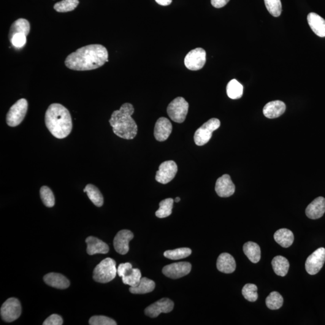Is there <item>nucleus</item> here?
Masks as SVG:
<instances>
[{
  "mask_svg": "<svg viewBox=\"0 0 325 325\" xmlns=\"http://www.w3.org/2000/svg\"><path fill=\"white\" fill-rule=\"evenodd\" d=\"M157 4L162 5V6H167L172 3V0H155Z\"/></svg>",
  "mask_w": 325,
  "mask_h": 325,
  "instance_id": "42",
  "label": "nucleus"
},
{
  "mask_svg": "<svg viewBox=\"0 0 325 325\" xmlns=\"http://www.w3.org/2000/svg\"><path fill=\"white\" fill-rule=\"evenodd\" d=\"M87 253L90 256L97 254H105L109 252V247L107 243L95 237L86 238Z\"/></svg>",
  "mask_w": 325,
  "mask_h": 325,
  "instance_id": "19",
  "label": "nucleus"
},
{
  "mask_svg": "<svg viewBox=\"0 0 325 325\" xmlns=\"http://www.w3.org/2000/svg\"><path fill=\"white\" fill-rule=\"evenodd\" d=\"M12 45L16 48L24 47L27 43V36L24 33H16L10 39Z\"/></svg>",
  "mask_w": 325,
  "mask_h": 325,
  "instance_id": "39",
  "label": "nucleus"
},
{
  "mask_svg": "<svg viewBox=\"0 0 325 325\" xmlns=\"http://www.w3.org/2000/svg\"><path fill=\"white\" fill-rule=\"evenodd\" d=\"M117 272L118 275L123 278L124 284L130 287L137 286L142 278L140 270L133 269L130 262L119 265Z\"/></svg>",
  "mask_w": 325,
  "mask_h": 325,
  "instance_id": "8",
  "label": "nucleus"
},
{
  "mask_svg": "<svg viewBox=\"0 0 325 325\" xmlns=\"http://www.w3.org/2000/svg\"><path fill=\"white\" fill-rule=\"evenodd\" d=\"M273 270L276 275L284 276L289 272L290 264L285 257L278 256L274 257L272 261Z\"/></svg>",
  "mask_w": 325,
  "mask_h": 325,
  "instance_id": "27",
  "label": "nucleus"
},
{
  "mask_svg": "<svg viewBox=\"0 0 325 325\" xmlns=\"http://www.w3.org/2000/svg\"><path fill=\"white\" fill-rule=\"evenodd\" d=\"M92 203L98 207H100L104 204V197L99 189L93 184H89L84 189Z\"/></svg>",
  "mask_w": 325,
  "mask_h": 325,
  "instance_id": "29",
  "label": "nucleus"
},
{
  "mask_svg": "<svg viewBox=\"0 0 325 325\" xmlns=\"http://www.w3.org/2000/svg\"><path fill=\"white\" fill-rule=\"evenodd\" d=\"M180 200H181L180 197H176V198L175 199V202H179L180 201Z\"/></svg>",
  "mask_w": 325,
  "mask_h": 325,
  "instance_id": "43",
  "label": "nucleus"
},
{
  "mask_svg": "<svg viewBox=\"0 0 325 325\" xmlns=\"http://www.w3.org/2000/svg\"><path fill=\"white\" fill-rule=\"evenodd\" d=\"M156 287V284L153 280L147 278H142L137 286L130 287V292L132 294H146L152 292Z\"/></svg>",
  "mask_w": 325,
  "mask_h": 325,
  "instance_id": "26",
  "label": "nucleus"
},
{
  "mask_svg": "<svg viewBox=\"0 0 325 325\" xmlns=\"http://www.w3.org/2000/svg\"><path fill=\"white\" fill-rule=\"evenodd\" d=\"M91 325H116V322L112 319L104 316H95L89 320Z\"/></svg>",
  "mask_w": 325,
  "mask_h": 325,
  "instance_id": "38",
  "label": "nucleus"
},
{
  "mask_svg": "<svg viewBox=\"0 0 325 325\" xmlns=\"http://www.w3.org/2000/svg\"><path fill=\"white\" fill-rule=\"evenodd\" d=\"M116 265L115 260L112 259L103 260L94 270V280L99 283H109L118 273Z\"/></svg>",
  "mask_w": 325,
  "mask_h": 325,
  "instance_id": "4",
  "label": "nucleus"
},
{
  "mask_svg": "<svg viewBox=\"0 0 325 325\" xmlns=\"http://www.w3.org/2000/svg\"><path fill=\"white\" fill-rule=\"evenodd\" d=\"M63 324V319L58 314H52L45 320L43 325H62Z\"/></svg>",
  "mask_w": 325,
  "mask_h": 325,
  "instance_id": "40",
  "label": "nucleus"
},
{
  "mask_svg": "<svg viewBox=\"0 0 325 325\" xmlns=\"http://www.w3.org/2000/svg\"><path fill=\"white\" fill-rule=\"evenodd\" d=\"M325 213V198L320 196L313 200L306 208V215L311 219L322 218Z\"/></svg>",
  "mask_w": 325,
  "mask_h": 325,
  "instance_id": "18",
  "label": "nucleus"
},
{
  "mask_svg": "<svg viewBox=\"0 0 325 325\" xmlns=\"http://www.w3.org/2000/svg\"><path fill=\"white\" fill-rule=\"evenodd\" d=\"M134 238V234L129 230L119 231L113 240L114 248L118 253L126 255L129 251V243Z\"/></svg>",
  "mask_w": 325,
  "mask_h": 325,
  "instance_id": "15",
  "label": "nucleus"
},
{
  "mask_svg": "<svg viewBox=\"0 0 325 325\" xmlns=\"http://www.w3.org/2000/svg\"><path fill=\"white\" fill-rule=\"evenodd\" d=\"M45 122L49 131L58 139H64L72 131V121L69 110L58 103L48 107Z\"/></svg>",
  "mask_w": 325,
  "mask_h": 325,
  "instance_id": "2",
  "label": "nucleus"
},
{
  "mask_svg": "<svg viewBox=\"0 0 325 325\" xmlns=\"http://www.w3.org/2000/svg\"><path fill=\"white\" fill-rule=\"evenodd\" d=\"M173 200L172 198H167L160 202L159 210L156 212V215L159 218H165L169 216L172 213Z\"/></svg>",
  "mask_w": 325,
  "mask_h": 325,
  "instance_id": "31",
  "label": "nucleus"
},
{
  "mask_svg": "<svg viewBox=\"0 0 325 325\" xmlns=\"http://www.w3.org/2000/svg\"><path fill=\"white\" fill-rule=\"evenodd\" d=\"M174 307V303L168 298H162L158 301L153 303L145 309L146 316L151 318H156L162 313L171 312Z\"/></svg>",
  "mask_w": 325,
  "mask_h": 325,
  "instance_id": "14",
  "label": "nucleus"
},
{
  "mask_svg": "<svg viewBox=\"0 0 325 325\" xmlns=\"http://www.w3.org/2000/svg\"><path fill=\"white\" fill-rule=\"evenodd\" d=\"M20 300L16 298H9L1 306V316L5 322H12L20 318L21 314Z\"/></svg>",
  "mask_w": 325,
  "mask_h": 325,
  "instance_id": "9",
  "label": "nucleus"
},
{
  "mask_svg": "<svg viewBox=\"0 0 325 325\" xmlns=\"http://www.w3.org/2000/svg\"><path fill=\"white\" fill-rule=\"evenodd\" d=\"M189 107V103L184 98L177 97L168 105L167 112L173 121L183 123L188 115Z\"/></svg>",
  "mask_w": 325,
  "mask_h": 325,
  "instance_id": "5",
  "label": "nucleus"
},
{
  "mask_svg": "<svg viewBox=\"0 0 325 325\" xmlns=\"http://www.w3.org/2000/svg\"><path fill=\"white\" fill-rule=\"evenodd\" d=\"M243 252L253 263H257L261 259V249L258 244L253 242L246 243L243 246Z\"/></svg>",
  "mask_w": 325,
  "mask_h": 325,
  "instance_id": "25",
  "label": "nucleus"
},
{
  "mask_svg": "<svg viewBox=\"0 0 325 325\" xmlns=\"http://www.w3.org/2000/svg\"><path fill=\"white\" fill-rule=\"evenodd\" d=\"M30 31H31V25H30L29 22L26 19H18L10 27L9 33V39L16 33H24L27 36Z\"/></svg>",
  "mask_w": 325,
  "mask_h": 325,
  "instance_id": "28",
  "label": "nucleus"
},
{
  "mask_svg": "<svg viewBox=\"0 0 325 325\" xmlns=\"http://www.w3.org/2000/svg\"><path fill=\"white\" fill-rule=\"evenodd\" d=\"M192 250L188 248H181L173 250H168L164 253V256L168 259L177 260L183 259L191 256Z\"/></svg>",
  "mask_w": 325,
  "mask_h": 325,
  "instance_id": "32",
  "label": "nucleus"
},
{
  "mask_svg": "<svg viewBox=\"0 0 325 325\" xmlns=\"http://www.w3.org/2000/svg\"><path fill=\"white\" fill-rule=\"evenodd\" d=\"M172 131V126L169 119L162 117L156 122L154 136L159 142H163L169 138Z\"/></svg>",
  "mask_w": 325,
  "mask_h": 325,
  "instance_id": "17",
  "label": "nucleus"
},
{
  "mask_svg": "<svg viewBox=\"0 0 325 325\" xmlns=\"http://www.w3.org/2000/svg\"><path fill=\"white\" fill-rule=\"evenodd\" d=\"M221 126L218 119L211 118L197 129L194 135V140L197 146H203L209 142L213 132Z\"/></svg>",
  "mask_w": 325,
  "mask_h": 325,
  "instance_id": "6",
  "label": "nucleus"
},
{
  "mask_svg": "<svg viewBox=\"0 0 325 325\" xmlns=\"http://www.w3.org/2000/svg\"><path fill=\"white\" fill-rule=\"evenodd\" d=\"M286 104L283 101H276L268 102L263 108V114L265 117L269 119H274L280 117L285 112Z\"/></svg>",
  "mask_w": 325,
  "mask_h": 325,
  "instance_id": "20",
  "label": "nucleus"
},
{
  "mask_svg": "<svg viewBox=\"0 0 325 325\" xmlns=\"http://www.w3.org/2000/svg\"><path fill=\"white\" fill-rule=\"evenodd\" d=\"M217 268L222 273L234 272L236 268V263L234 257L229 254H221L217 260Z\"/></svg>",
  "mask_w": 325,
  "mask_h": 325,
  "instance_id": "21",
  "label": "nucleus"
},
{
  "mask_svg": "<svg viewBox=\"0 0 325 325\" xmlns=\"http://www.w3.org/2000/svg\"><path fill=\"white\" fill-rule=\"evenodd\" d=\"M284 299L283 296L278 292H270L265 299L267 307L270 310H278L283 305Z\"/></svg>",
  "mask_w": 325,
  "mask_h": 325,
  "instance_id": "33",
  "label": "nucleus"
},
{
  "mask_svg": "<svg viewBox=\"0 0 325 325\" xmlns=\"http://www.w3.org/2000/svg\"><path fill=\"white\" fill-rule=\"evenodd\" d=\"M206 62V52L202 48L192 50L184 59V64L189 70H198L204 67Z\"/></svg>",
  "mask_w": 325,
  "mask_h": 325,
  "instance_id": "10",
  "label": "nucleus"
},
{
  "mask_svg": "<svg viewBox=\"0 0 325 325\" xmlns=\"http://www.w3.org/2000/svg\"><path fill=\"white\" fill-rule=\"evenodd\" d=\"M134 108L130 103L122 105L120 109L114 111L109 120L113 131L124 139H133L137 133V126L131 116Z\"/></svg>",
  "mask_w": 325,
  "mask_h": 325,
  "instance_id": "3",
  "label": "nucleus"
},
{
  "mask_svg": "<svg viewBox=\"0 0 325 325\" xmlns=\"http://www.w3.org/2000/svg\"><path fill=\"white\" fill-rule=\"evenodd\" d=\"M177 171L178 167L175 162L169 161L162 162L156 172V180L160 183H169L174 178Z\"/></svg>",
  "mask_w": 325,
  "mask_h": 325,
  "instance_id": "12",
  "label": "nucleus"
},
{
  "mask_svg": "<svg viewBox=\"0 0 325 325\" xmlns=\"http://www.w3.org/2000/svg\"><path fill=\"white\" fill-rule=\"evenodd\" d=\"M235 189V185L229 175H222L216 181L215 191L220 197H227L232 196L234 194Z\"/></svg>",
  "mask_w": 325,
  "mask_h": 325,
  "instance_id": "16",
  "label": "nucleus"
},
{
  "mask_svg": "<svg viewBox=\"0 0 325 325\" xmlns=\"http://www.w3.org/2000/svg\"><path fill=\"white\" fill-rule=\"evenodd\" d=\"M227 93L231 99H239L243 96V87L237 80L233 79L228 84Z\"/></svg>",
  "mask_w": 325,
  "mask_h": 325,
  "instance_id": "30",
  "label": "nucleus"
},
{
  "mask_svg": "<svg viewBox=\"0 0 325 325\" xmlns=\"http://www.w3.org/2000/svg\"><path fill=\"white\" fill-rule=\"evenodd\" d=\"M40 195L46 207H53L55 204V197L52 191L48 187L42 186L40 190Z\"/></svg>",
  "mask_w": 325,
  "mask_h": 325,
  "instance_id": "35",
  "label": "nucleus"
},
{
  "mask_svg": "<svg viewBox=\"0 0 325 325\" xmlns=\"http://www.w3.org/2000/svg\"><path fill=\"white\" fill-rule=\"evenodd\" d=\"M325 262V248H320L310 255L305 262V269L308 274H317L323 267Z\"/></svg>",
  "mask_w": 325,
  "mask_h": 325,
  "instance_id": "11",
  "label": "nucleus"
},
{
  "mask_svg": "<svg viewBox=\"0 0 325 325\" xmlns=\"http://www.w3.org/2000/svg\"><path fill=\"white\" fill-rule=\"evenodd\" d=\"M108 61L106 48L101 45L92 44L70 54L65 59V64L70 69L83 71L99 68Z\"/></svg>",
  "mask_w": 325,
  "mask_h": 325,
  "instance_id": "1",
  "label": "nucleus"
},
{
  "mask_svg": "<svg viewBox=\"0 0 325 325\" xmlns=\"http://www.w3.org/2000/svg\"><path fill=\"white\" fill-rule=\"evenodd\" d=\"M192 265L189 262H178L166 265L162 272L167 277L178 279L188 275L191 272Z\"/></svg>",
  "mask_w": 325,
  "mask_h": 325,
  "instance_id": "13",
  "label": "nucleus"
},
{
  "mask_svg": "<svg viewBox=\"0 0 325 325\" xmlns=\"http://www.w3.org/2000/svg\"><path fill=\"white\" fill-rule=\"evenodd\" d=\"M307 21L310 28L318 36L325 37V20L315 13H309Z\"/></svg>",
  "mask_w": 325,
  "mask_h": 325,
  "instance_id": "23",
  "label": "nucleus"
},
{
  "mask_svg": "<svg viewBox=\"0 0 325 325\" xmlns=\"http://www.w3.org/2000/svg\"><path fill=\"white\" fill-rule=\"evenodd\" d=\"M274 239L282 247L289 248L293 243V233L288 229L282 228L276 231Z\"/></svg>",
  "mask_w": 325,
  "mask_h": 325,
  "instance_id": "24",
  "label": "nucleus"
},
{
  "mask_svg": "<svg viewBox=\"0 0 325 325\" xmlns=\"http://www.w3.org/2000/svg\"><path fill=\"white\" fill-rule=\"evenodd\" d=\"M43 280L48 286L59 289L68 288L70 282L66 277L60 273H50L45 275Z\"/></svg>",
  "mask_w": 325,
  "mask_h": 325,
  "instance_id": "22",
  "label": "nucleus"
},
{
  "mask_svg": "<svg viewBox=\"0 0 325 325\" xmlns=\"http://www.w3.org/2000/svg\"><path fill=\"white\" fill-rule=\"evenodd\" d=\"M79 4V0H62L54 5L57 12L64 13L74 10Z\"/></svg>",
  "mask_w": 325,
  "mask_h": 325,
  "instance_id": "34",
  "label": "nucleus"
},
{
  "mask_svg": "<svg viewBox=\"0 0 325 325\" xmlns=\"http://www.w3.org/2000/svg\"><path fill=\"white\" fill-rule=\"evenodd\" d=\"M257 287L253 284H247L243 287L242 294L244 297L249 302L256 301L258 299Z\"/></svg>",
  "mask_w": 325,
  "mask_h": 325,
  "instance_id": "36",
  "label": "nucleus"
},
{
  "mask_svg": "<svg viewBox=\"0 0 325 325\" xmlns=\"http://www.w3.org/2000/svg\"><path fill=\"white\" fill-rule=\"evenodd\" d=\"M265 7L268 12L275 17H278L281 14L282 4L281 0H264Z\"/></svg>",
  "mask_w": 325,
  "mask_h": 325,
  "instance_id": "37",
  "label": "nucleus"
},
{
  "mask_svg": "<svg viewBox=\"0 0 325 325\" xmlns=\"http://www.w3.org/2000/svg\"><path fill=\"white\" fill-rule=\"evenodd\" d=\"M229 0H211V3L213 7L216 8H222L227 5Z\"/></svg>",
  "mask_w": 325,
  "mask_h": 325,
  "instance_id": "41",
  "label": "nucleus"
},
{
  "mask_svg": "<svg viewBox=\"0 0 325 325\" xmlns=\"http://www.w3.org/2000/svg\"><path fill=\"white\" fill-rule=\"evenodd\" d=\"M28 109V102L24 98L18 100L10 107L6 116L8 126L15 127L23 121Z\"/></svg>",
  "mask_w": 325,
  "mask_h": 325,
  "instance_id": "7",
  "label": "nucleus"
}]
</instances>
